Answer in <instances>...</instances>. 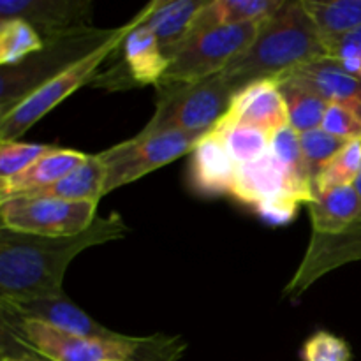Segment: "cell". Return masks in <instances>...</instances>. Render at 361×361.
Wrapping results in <instances>:
<instances>
[{
    "mask_svg": "<svg viewBox=\"0 0 361 361\" xmlns=\"http://www.w3.org/2000/svg\"><path fill=\"white\" fill-rule=\"evenodd\" d=\"M236 123L256 127L268 136H274L289 126L288 106L277 81H252L233 95L229 109L215 127H229Z\"/></svg>",
    "mask_w": 361,
    "mask_h": 361,
    "instance_id": "12",
    "label": "cell"
},
{
    "mask_svg": "<svg viewBox=\"0 0 361 361\" xmlns=\"http://www.w3.org/2000/svg\"><path fill=\"white\" fill-rule=\"evenodd\" d=\"M88 159V154L55 147L37 162L13 178H0V201L13 200L53 185Z\"/></svg>",
    "mask_w": 361,
    "mask_h": 361,
    "instance_id": "16",
    "label": "cell"
},
{
    "mask_svg": "<svg viewBox=\"0 0 361 361\" xmlns=\"http://www.w3.org/2000/svg\"><path fill=\"white\" fill-rule=\"evenodd\" d=\"M129 233L122 215L97 217L76 236H37L0 228V302H30L62 295L71 261L90 247L122 240Z\"/></svg>",
    "mask_w": 361,
    "mask_h": 361,
    "instance_id": "1",
    "label": "cell"
},
{
    "mask_svg": "<svg viewBox=\"0 0 361 361\" xmlns=\"http://www.w3.org/2000/svg\"><path fill=\"white\" fill-rule=\"evenodd\" d=\"M55 145L0 141V178H13L49 154Z\"/></svg>",
    "mask_w": 361,
    "mask_h": 361,
    "instance_id": "28",
    "label": "cell"
},
{
    "mask_svg": "<svg viewBox=\"0 0 361 361\" xmlns=\"http://www.w3.org/2000/svg\"><path fill=\"white\" fill-rule=\"evenodd\" d=\"M207 133L173 130L150 137H130L101 152L106 164L104 196L118 187L133 183L141 176L190 154Z\"/></svg>",
    "mask_w": 361,
    "mask_h": 361,
    "instance_id": "7",
    "label": "cell"
},
{
    "mask_svg": "<svg viewBox=\"0 0 361 361\" xmlns=\"http://www.w3.org/2000/svg\"><path fill=\"white\" fill-rule=\"evenodd\" d=\"M328 56L303 0H291L261 23L252 44L236 56L224 74L236 90L257 80H275L295 67Z\"/></svg>",
    "mask_w": 361,
    "mask_h": 361,
    "instance_id": "2",
    "label": "cell"
},
{
    "mask_svg": "<svg viewBox=\"0 0 361 361\" xmlns=\"http://www.w3.org/2000/svg\"><path fill=\"white\" fill-rule=\"evenodd\" d=\"M270 152L275 161L281 164L286 178H288L289 190L298 197L302 203H312L314 201V187L307 171L305 159L302 154V145H300V134L291 126L284 127L279 133H275L270 140Z\"/></svg>",
    "mask_w": 361,
    "mask_h": 361,
    "instance_id": "21",
    "label": "cell"
},
{
    "mask_svg": "<svg viewBox=\"0 0 361 361\" xmlns=\"http://www.w3.org/2000/svg\"><path fill=\"white\" fill-rule=\"evenodd\" d=\"M282 6L284 0H207L194 18L189 37L210 28L261 23L274 16Z\"/></svg>",
    "mask_w": 361,
    "mask_h": 361,
    "instance_id": "18",
    "label": "cell"
},
{
    "mask_svg": "<svg viewBox=\"0 0 361 361\" xmlns=\"http://www.w3.org/2000/svg\"><path fill=\"white\" fill-rule=\"evenodd\" d=\"M44 42L30 23L20 18L0 20V63L16 66L34 53L41 51Z\"/></svg>",
    "mask_w": 361,
    "mask_h": 361,
    "instance_id": "24",
    "label": "cell"
},
{
    "mask_svg": "<svg viewBox=\"0 0 361 361\" xmlns=\"http://www.w3.org/2000/svg\"><path fill=\"white\" fill-rule=\"evenodd\" d=\"M348 141L341 140V137L331 136L330 133H326L324 129H314L307 130V133L300 134V145H302V154L305 159L307 171H309L310 180L317 178V175L321 173V169L345 147Z\"/></svg>",
    "mask_w": 361,
    "mask_h": 361,
    "instance_id": "27",
    "label": "cell"
},
{
    "mask_svg": "<svg viewBox=\"0 0 361 361\" xmlns=\"http://www.w3.org/2000/svg\"><path fill=\"white\" fill-rule=\"evenodd\" d=\"M231 196L252 207L274 226L291 222L302 204L289 190L288 178L271 152L257 161L238 166Z\"/></svg>",
    "mask_w": 361,
    "mask_h": 361,
    "instance_id": "9",
    "label": "cell"
},
{
    "mask_svg": "<svg viewBox=\"0 0 361 361\" xmlns=\"http://www.w3.org/2000/svg\"><path fill=\"white\" fill-rule=\"evenodd\" d=\"M190 183L201 196H231L238 164L229 154L224 137L212 129L190 152Z\"/></svg>",
    "mask_w": 361,
    "mask_h": 361,
    "instance_id": "14",
    "label": "cell"
},
{
    "mask_svg": "<svg viewBox=\"0 0 361 361\" xmlns=\"http://www.w3.org/2000/svg\"><path fill=\"white\" fill-rule=\"evenodd\" d=\"M116 28H88L76 34L44 41L41 51L34 53L16 66L2 67L0 76V115L9 111L21 99L41 87L53 76L66 71L104 44L115 35Z\"/></svg>",
    "mask_w": 361,
    "mask_h": 361,
    "instance_id": "5",
    "label": "cell"
},
{
    "mask_svg": "<svg viewBox=\"0 0 361 361\" xmlns=\"http://www.w3.org/2000/svg\"><path fill=\"white\" fill-rule=\"evenodd\" d=\"M2 361H49V360L42 358V356L35 355V353L21 349V353H18V355H4Z\"/></svg>",
    "mask_w": 361,
    "mask_h": 361,
    "instance_id": "31",
    "label": "cell"
},
{
    "mask_svg": "<svg viewBox=\"0 0 361 361\" xmlns=\"http://www.w3.org/2000/svg\"><path fill=\"white\" fill-rule=\"evenodd\" d=\"M147 14L148 6H145L133 20L116 28L115 35L108 39L104 44H101L97 49L88 53L87 56L67 67L66 71L42 83L41 87L30 92L27 97L21 99L16 106H13L9 111L0 115V141H16L35 122H39L55 106H59L63 99L69 97L71 94H74L78 88L83 87L88 81L92 83V80L99 74L101 63L118 49V46L122 44L123 39L134 27L147 20Z\"/></svg>",
    "mask_w": 361,
    "mask_h": 361,
    "instance_id": "4",
    "label": "cell"
},
{
    "mask_svg": "<svg viewBox=\"0 0 361 361\" xmlns=\"http://www.w3.org/2000/svg\"><path fill=\"white\" fill-rule=\"evenodd\" d=\"M155 113L136 137L161 133H210L229 109L236 87L224 73L197 83H159Z\"/></svg>",
    "mask_w": 361,
    "mask_h": 361,
    "instance_id": "3",
    "label": "cell"
},
{
    "mask_svg": "<svg viewBox=\"0 0 361 361\" xmlns=\"http://www.w3.org/2000/svg\"><path fill=\"white\" fill-rule=\"evenodd\" d=\"M348 342L330 331H316L302 348V361H351Z\"/></svg>",
    "mask_w": 361,
    "mask_h": 361,
    "instance_id": "30",
    "label": "cell"
},
{
    "mask_svg": "<svg viewBox=\"0 0 361 361\" xmlns=\"http://www.w3.org/2000/svg\"><path fill=\"white\" fill-rule=\"evenodd\" d=\"M30 23L42 42L92 28V4L85 0H0V20Z\"/></svg>",
    "mask_w": 361,
    "mask_h": 361,
    "instance_id": "11",
    "label": "cell"
},
{
    "mask_svg": "<svg viewBox=\"0 0 361 361\" xmlns=\"http://www.w3.org/2000/svg\"><path fill=\"white\" fill-rule=\"evenodd\" d=\"M321 129L344 141H361V106L330 104Z\"/></svg>",
    "mask_w": 361,
    "mask_h": 361,
    "instance_id": "29",
    "label": "cell"
},
{
    "mask_svg": "<svg viewBox=\"0 0 361 361\" xmlns=\"http://www.w3.org/2000/svg\"><path fill=\"white\" fill-rule=\"evenodd\" d=\"M312 235H338L361 219V197L355 185L319 194L309 203Z\"/></svg>",
    "mask_w": 361,
    "mask_h": 361,
    "instance_id": "19",
    "label": "cell"
},
{
    "mask_svg": "<svg viewBox=\"0 0 361 361\" xmlns=\"http://www.w3.org/2000/svg\"><path fill=\"white\" fill-rule=\"evenodd\" d=\"M279 78H289L305 85L330 104L361 106V80L330 56L303 63Z\"/></svg>",
    "mask_w": 361,
    "mask_h": 361,
    "instance_id": "15",
    "label": "cell"
},
{
    "mask_svg": "<svg viewBox=\"0 0 361 361\" xmlns=\"http://www.w3.org/2000/svg\"><path fill=\"white\" fill-rule=\"evenodd\" d=\"M0 307H2V312L6 314L42 321L49 326H55L67 334L80 335V337L113 338L118 335L116 331L108 330L97 321L92 319L85 310L74 305L63 293L53 296V298H37L30 300V302H0Z\"/></svg>",
    "mask_w": 361,
    "mask_h": 361,
    "instance_id": "13",
    "label": "cell"
},
{
    "mask_svg": "<svg viewBox=\"0 0 361 361\" xmlns=\"http://www.w3.org/2000/svg\"><path fill=\"white\" fill-rule=\"evenodd\" d=\"M106 185V164L101 154L88 155L85 162H81L76 169L60 178L53 185L44 187L35 192L25 194L32 197H56L66 201H92L99 203L104 197ZM20 197V196H18Z\"/></svg>",
    "mask_w": 361,
    "mask_h": 361,
    "instance_id": "20",
    "label": "cell"
},
{
    "mask_svg": "<svg viewBox=\"0 0 361 361\" xmlns=\"http://www.w3.org/2000/svg\"><path fill=\"white\" fill-rule=\"evenodd\" d=\"M360 173L361 141H348L345 147L321 169L317 178L314 180V196H319L342 185H355Z\"/></svg>",
    "mask_w": 361,
    "mask_h": 361,
    "instance_id": "25",
    "label": "cell"
},
{
    "mask_svg": "<svg viewBox=\"0 0 361 361\" xmlns=\"http://www.w3.org/2000/svg\"><path fill=\"white\" fill-rule=\"evenodd\" d=\"M355 189L358 190V194H360V197H361V173H360V176H358V178H356V182H355Z\"/></svg>",
    "mask_w": 361,
    "mask_h": 361,
    "instance_id": "33",
    "label": "cell"
},
{
    "mask_svg": "<svg viewBox=\"0 0 361 361\" xmlns=\"http://www.w3.org/2000/svg\"><path fill=\"white\" fill-rule=\"evenodd\" d=\"M334 41L345 42V44L356 46V48L361 49V28H358V30H355V32H351V34H348V35H342V37L334 39ZM328 42H331V41H328ZM324 44H326V42H324Z\"/></svg>",
    "mask_w": 361,
    "mask_h": 361,
    "instance_id": "32",
    "label": "cell"
},
{
    "mask_svg": "<svg viewBox=\"0 0 361 361\" xmlns=\"http://www.w3.org/2000/svg\"><path fill=\"white\" fill-rule=\"evenodd\" d=\"M143 23L134 27L127 34L116 49L118 53L116 63L92 80L94 87L126 90V88L147 87V85L157 87L161 83L169 67V59L162 53L154 32Z\"/></svg>",
    "mask_w": 361,
    "mask_h": 361,
    "instance_id": "10",
    "label": "cell"
},
{
    "mask_svg": "<svg viewBox=\"0 0 361 361\" xmlns=\"http://www.w3.org/2000/svg\"><path fill=\"white\" fill-rule=\"evenodd\" d=\"M275 81L279 83L282 97L288 106L289 126L298 134L319 129L330 102L295 80L277 78Z\"/></svg>",
    "mask_w": 361,
    "mask_h": 361,
    "instance_id": "23",
    "label": "cell"
},
{
    "mask_svg": "<svg viewBox=\"0 0 361 361\" xmlns=\"http://www.w3.org/2000/svg\"><path fill=\"white\" fill-rule=\"evenodd\" d=\"M261 23L210 28L190 35L171 56L161 83H197L224 73L252 44Z\"/></svg>",
    "mask_w": 361,
    "mask_h": 361,
    "instance_id": "6",
    "label": "cell"
},
{
    "mask_svg": "<svg viewBox=\"0 0 361 361\" xmlns=\"http://www.w3.org/2000/svg\"><path fill=\"white\" fill-rule=\"evenodd\" d=\"M214 130L224 137L226 147L238 166L257 161L270 152L271 136L256 127L236 123L229 127H214Z\"/></svg>",
    "mask_w": 361,
    "mask_h": 361,
    "instance_id": "26",
    "label": "cell"
},
{
    "mask_svg": "<svg viewBox=\"0 0 361 361\" xmlns=\"http://www.w3.org/2000/svg\"><path fill=\"white\" fill-rule=\"evenodd\" d=\"M92 201H66L56 197L20 196L0 201L2 228L37 236H76L97 219Z\"/></svg>",
    "mask_w": 361,
    "mask_h": 361,
    "instance_id": "8",
    "label": "cell"
},
{
    "mask_svg": "<svg viewBox=\"0 0 361 361\" xmlns=\"http://www.w3.org/2000/svg\"><path fill=\"white\" fill-rule=\"evenodd\" d=\"M204 4L207 0H155L148 4V14L143 25L154 32L162 53L169 60L189 37L194 18Z\"/></svg>",
    "mask_w": 361,
    "mask_h": 361,
    "instance_id": "17",
    "label": "cell"
},
{
    "mask_svg": "<svg viewBox=\"0 0 361 361\" xmlns=\"http://www.w3.org/2000/svg\"><path fill=\"white\" fill-rule=\"evenodd\" d=\"M303 7L316 25L323 42L361 28V0H303Z\"/></svg>",
    "mask_w": 361,
    "mask_h": 361,
    "instance_id": "22",
    "label": "cell"
}]
</instances>
